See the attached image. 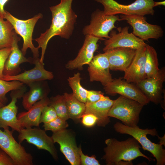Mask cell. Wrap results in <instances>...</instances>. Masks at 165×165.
<instances>
[{
    "label": "cell",
    "mask_w": 165,
    "mask_h": 165,
    "mask_svg": "<svg viewBox=\"0 0 165 165\" xmlns=\"http://www.w3.org/2000/svg\"><path fill=\"white\" fill-rule=\"evenodd\" d=\"M11 51V48H5L0 49V79L3 80L5 75L3 70L5 64Z\"/></svg>",
    "instance_id": "cell-34"
},
{
    "label": "cell",
    "mask_w": 165,
    "mask_h": 165,
    "mask_svg": "<svg viewBox=\"0 0 165 165\" xmlns=\"http://www.w3.org/2000/svg\"><path fill=\"white\" fill-rule=\"evenodd\" d=\"M24 84L18 81H6L0 79V100L5 104L7 101L6 94L9 92L21 88Z\"/></svg>",
    "instance_id": "cell-30"
},
{
    "label": "cell",
    "mask_w": 165,
    "mask_h": 165,
    "mask_svg": "<svg viewBox=\"0 0 165 165\" xmlns=\"http://www.w3.org/2000/svg\"><path fill=\"white\" fill-rule=\"evenodd\" d=\"M19 142L21 144L24 140L36 146L39 149L48 152L56 160L58 159L57 149L51 137L48 136L46 130L38 127L22 128L19 132Z\"/></svg>",
    "instance_id": "cell-9"
},
{
    "label": "cell",
    "mask_w": 165,
    "mask_h": 165,
    "mask_svg": "<svg viewBox=\"0 0 165 165\" xmlns=\"http://www.w3.org/2000/svg\"><path fill=\"white\" fill-rule=\"evenodd\" d=\"M129 28L128 27L126 26L120 28L118 33L112 30L109 38L104 39L103 51L117 47L128 48L136 50L145 46L146 43L144 41L133 33L128 32Z\"/></svg>",
    "instance_id": "cell-12"
},
{
    "label": "cell",
    "mask_w": 165,
    "mask_h": 165,
    "mask_svg": "<svg viewBox=\"0 0 165 165\" xmlns=\"http://www.w3.org/2000/svg\"><path fill=\"white\" fill-rule=\"evenodd\" d=\"M8 20L0 17V49L11 47L15 31Z\"/></svg>",
    "instance_id": "cell-27"
},
{
    "label": "cell",
    "mask_w": 165,
    "mask_h": 165,
    "mask_svg": "<svg viewBox=\"0 0 165 165\" xmlns=\"http://www.w3.org/2000/svg\"><path fill=\"white\" fill-rule=\"evenodd\" d=\"M113 127L117 133L129 135L137 140L144 150L149 152L155 158L156 165L165 164V150L163 145L152 142L147 136L148 134L152 136H158L155 128L142 129L138 126L130 127L119 122L116 123Z\"/></svg>",
    "instance_id": "cell-3"
},
{
    "label": "cell",
    "mask_w": 165,
    "mask_h": 165,
    "mask_svg": "<svg viewBox=\"0 0 165 165\" xmlns=\"http://www.w3.org/2000/svg\"><path fill=\"white\" fill-rule=\"evenodd\" d=\"M51 137L54 143L59 145L60 151L71 165H80L79 147L70 130L65 129L53 132Z\"/></svg>",
    "instance_id": "cell-14"
},
{
    "label": "cell",
    "mask_w": 165,
    "mask_h": 165,
    "mask_svg": "<svg viewBox=\"0 0 165 165\" xmlns=\"http://www.w3.org/2000/svg\"><path fill=\"white\" fill-rule=\"evenodd\" d=\"M48 105L53 108L58 117L66 121L69 119L64 95L51 97Z\"/></svg>",
    "instance_id": "cell-29"
},
{
    "label": "cell",
    "mask_w": 165,
    "mask_h": 165,
    "mask_svg": "<svg viewBox=\"0 0 165 165\" xmlns=\"http://www.w3.org/2000/svg\"><path fill=\"white\" fill-rule=\"evenodd\" d=\"M9 0H0V17L4 18L6 11L4 7L5 4Z\"/></svg>",
    "instance_id": "cell-38"
},
{
    "label": "cell",
    "mask_w": 165,
    "mask_h": 165,
    "mask_svg": "<svg viewBox=\"0 0 165 165\" xmlns=\"http://www.w3.org/2000/svg\"><path fill=\"white\" fill-rule=\"evenodd\" d=\"M81 80L80 74L78 72L73 76L69 77L68 81L74 97L80 101L85 104L86 102L87 90L81 85Z\"/></svg>",
    "instance_id": "cell-28"
},
{
    "label": "cell",
    "mask_w": 165,
    "mask_h": 165,
    "mask_svg": "<svg viewBox=\"0 0 165 165\" xmlns=\"http://www.w3.org/2000/svg\"><path fill=\"white\" fill-rule=\"evenodd\" d=\"M114 100L104 95L99 101L94 103H86L84 113H91L98 118L97 123L100 127H105L110 122L108 113L112 106Z\"/></svg>",
    "instance_id": "cell-23"
},
{
    "label": "cell",
    "mask_w": 165,
    "mask_h": 165,
    "mask_svg": "<svg viewBox=\"0 0 165 165\" xmlns=\"http://www.w3.org/2000/svg\"><path fill=\"white\" fill-rule=\"evenodd\" d=\"M122 20L118 15H107L103 11L97 9L92 13L90 24L84 27L82 33L85 35H92L102 40L107 39L109 32L116 28V22Z\"/></svg>",
    "instance_id": "cell-7"
},
{
    "label": "cell",
    "mask_w": 165,
    "mask_h": 165,
    "mask_svg": "<svg viewBox=\"0 0 165 165\" xmlns=\"http://www.w3.org/2000/svg\"><path fill=\"white\" fill-rule=\"evenodd\" d=\"M0 165H15L11 158L0 148Z\"/></svg>",
    "instance_id": "cell-37"
},
{
    "label": "cell",
    "mask_w": 165,
    "mask_h": 165,
    "mask_svg": "<svg viewBox=\"0 0 165 165\" xmlns=\"http://www.w3.org/2000/svg\"><path fill=\"white\" fill-rule=\"evenodd\" d=\"M79 152L80 158V165H100L98 160H96L95 156H91L84 155L80 146L79 147Z\"/></svg>",
    "instance_id": "cell-33"
},
{
    "label": "cell",
    "mask_w": 165,
    "mask_h": 165,
    "mask_svg": "<svg viewBox=\"0 0 165 165\" xmlns=\"http://www.w3.org/2000/svg\"><path fill=\"white\" fill-rule=\"evenodd\" d=\"M145 72L147 78H150L158 72L159 62L157 54L152 46L146 44Z\"/></svg>",
    "instance_id": "cell-26"
},
{
    "label": "cell",
    "mask_w": 165,
    "mask_h": 165,
    "mask_svg": "<svg viewBox=\"0 0 165 165\" xmlns=\"http://www.w3.org/2000/svg\"><path fill=\"white\" fill-rule=\"evenodd\" d=\"M146 52V45L136 50L131 64L124 71L123 78L127 82L136 83L147 78L145 68Z\"/></svg>",
    "instance_id": "cell-20"
},
{
    "label": "cell",
    "mask_w": 165,
    "mask_h": 165,
    "mask_svg": "<svg viewBox=\"0 0 165 165\" xmlns=\"http://www.w3.org/2000/svg\"><path fill=\"white\" fill-rule=\"evenodd\" d=\"M81 122L85 126L91 127L94 126L98 120V118L91 113H84L81 118Z\"/></svg>",
    "instance_id": "cell-35"
},
{
    "label": "cell",
    "mask_w": 165,
    "mask_h": 165,
    "mask_svg": "<svg viewBox=\"0 0 165 165\" xmlns=\"http://www.w3.org/2000/svg\"><path fill=\"white\" fill-rule=\"evenodd\" d=\"M73 0H61L58 4L50 7L52 15L51 24L49 28L35 39L41 48L40 62L43 63L44 55L50 40L56 36L66 39L73 33L77 16L72 8Z\"/></svg>",
    "instance_id": "cell-1"
},
{
    "label": "cell",
    "mask_w": 165,
    "mask_h": 165,
    "mask_svg": "<svg viewBox=\"0 0 165 165\" xmlns=\"http://www.w3.org/2000/svg\"><path fill=\"white\" fill-rule=\"evenodd\" d=\"M100 39H101L92 35H85L83 45L77 56L68 62L66 64V68L71 70H82L83 65L88 64L93 59L94 53L98 49L97 42Z\"/></svg>",
    "instance_id": "cell-17"
},
{
    "label": "cell",
    "mask_w": 165,
    "mask_h": 165,
    "mask_svg": "<svg viewBox=\"0 0 165 165\" xmlns=\"http://www.w3.org/2000/svg\"><path fill=\"white\" fill-rule=\"evenodd\" d=\"M136 50L130 48L117 47L104 52L108 60L110 70L124 72L132 61Z\"/></svg>",
    "instance_id": "cell-21"
},
{
    "label": "cell",
    "mask_w": 165,
    "mask_h": 165,
    "mask_svg": "<svg viewBox=\"0 0 165 165\" xmlns=\"http://www.w3.org/2000/svg\"><path fill=\"white\" fill-rule=\"evenodd\" d=\"M43 81L35 82L28 85L29 90L24 94L22 101L23 107L27 110L36 102L47 97L48 92Z\"/></svg>",
    "instance_id": "cell-24"
},
{
    "label": "cell",
    "mask_w": 165,
    "mask_h": 165,
    "mask_svg": "<svg viewBox=\"0 0 165 165\" xmlns=\"http://www.w3.org/2000/svg\"><path fill=\"white\" fill-rule=\"evenodd\" d=\"M68 126V124L66 121L58 117L52 121L44 123L43 125L45 130H50L53 132L66 129Z\"/></svg>",
    "instance_id": "cell-31"
},
{
    "label": "cell",
    "mask_w": 165,
    "mask_h": 165,
    "mask_svg": "<svg viewBox=\"0 0 165 165\" xmlns=\"http://www.w3.org/2000/svg\"><path fill=\"white\" fill-rule=\"evenodd\" d=\"M24 86L21 88L12 91L10 94L11 101L6 106L0 108V128L8 127L12 128V131L19 132L22 128L17 118L18 108L16 105L17 100L22 97L25 92Z\"/></svg>",
    "instance_id": "cell-13"
},
{
    "label": "cell",
    "mask_w": 165,
    "mask_h": 165,
    "mask_svg": "<svg viewBox=\"0 0 165 165\" xmlns=\"http://www.w3.org/2000/svg\"><path fill=\"white\" fill-rule=\"evenodd\" d=\"M33 64H35V66L33 68L25 70L24 72L16 75L5 76L3 80L8 81H18L28 85L35 82L50 80L53 78V73L44 68V63L40 62V59H33Z\"/></svg>",
    "instance_id": "cell-18"
},
{
    "label": "cell",
    "mask_w": 165,
    "mask_h": 165,
    "mask_svg": "<svg viewBox=\"0 0 165 165\" xmlns=\"http://www.w3.org/2000/svg\"><path fill=\"white\" fill-rule=\"evenodd\" d=\"M158 138L160 140V144L161 145H164L165 146V135L162 137H160L159 136H158Z\"/></svg>",
    "instance_id": "cell-39"
},
{
    "label": "cell",
    "mask_w": 165,
    "mask_h": 165,
    "mask_svg": "<svg viewBox=\"0 0 165 165\" xmlns=\"http://www.w3.org/2000/svg\"><path fill=\"white\" fill-rule=\"evenodd\" d=\"M107 94L115 96L116 94L135 101L144 106L150 101L137 86L127 82L122 78L113 79L111 82L104 86Z\"/></svg>",
    "instance_id": "cell-11"
},
{
    "label": "cell",
    "mask_w": 165,
    "mask_h": 165,
    "mask_svg": "<svg viewBox=\"0 0 165 165\" xmlns=\"http://www.w3.org/2000/svg\"><path fill=\"white\" fill-rule=\"evenodd\" d=\"M88 65L87 70L90 81L99 82L104 86L113 80L108 60L104 53L94 56Z\"/></svg>",
    "instance_id": "cell-16"
},
{
    "label": "cell",
    "mask_w": 165,
    "mask_h": 165,
    "mask_svg": "<svg viewBox=\"0 0 165 165\" xmlns=\"http://www.w3.org/2000/svg\"><path fill=\"white\" fill-rule=\"evenodd\" d=\"M104 95V94L101 91L87 90L86 103L96 102L100 100Z\"/></svg>",
    "instance_id": "cell-36"
},
{
    "label": "cell",
    "mask_w": 165,
    "mask_h": 165,
    "mask_svg": "<svg viewBox=\"0 0 165 165\" xmlns=\"http://www.w3.org/2000/svg\"><path fill=\"white\" fill-rule=\"evenodd\" d=\"M165 80V68L163 67L153 77L146 78L136 84L150 102L158 105L162 100L163 86Z\"/></svg>",
    "instance_id": "cell-15"
},
{
    "label": "cell",
    "mask_w": 165,
    "mask_h": 165,
    "mask_svg": "<svg viewBox=\"0 0 165 165\" xmlns=\"http://www.w3.org/2000/svg\"><path fill=\"white\" fill-rule=\"evenodd\" d=\"M49 102L50 98L47 97L35 103L28 111L19 113L17 115V118L21 127H39L42 111L45 106L49 105Z\"/></svg>",
    "instance_id": "cell-22"
},
{
    "label": "cell",
    "mask_w": 165,
    "mask_h": 165,
    "mask_svg": "<svg viewBox=\"0 0 165 165\" xmlns=\"http://www.w3.org/2000/svg\"><path fill=\"white\" fill-rule=\"evenodd\" d=\"M94 0L103 5L104 13L107 15L121 14L127 16H145L153 15L154 14L155 1L153 0H136L128 5L121 4L114 0Z\"/></svg>",
    "instance_id": "cell-5"
},
{
    "label": "cell",
    "mask_w": 165,
    "mask_h": 165,
    "mask_svg": "<svg viewBox=\"0 0 165 165\" xmlns=\"http://www.w3.org/2000/svg\"><path fill=\"white\" fill-rule=\"evenodd\" d=\"M120 18L131 26L134 35L144 41L151 38L158 39L163 35V31L161 27L148 23L145 16L122 14Z\"/></svg>",
    "instance_id": "cell-10"
},
{
    "label": "cell",
    "mask_w": 165,
    "mask_h": 165,
    "mask_svg": "<svg viewBox=\"0 0 165 165\" xmlns=\"http://www.w3.org/2000/svg\"><path fill=\"white\" fill-rule=\"evenodd\" d=\"M0 129V148L13 160L15 165H33V157L24 148L17 142L13 135V131L9 127Z\"/></svg>",
    "instance_id": "cell-8"
},
{
    "label": "cell",
    "mask_w": 165,
    "mask_h": 165,
    "mask_svg": "<svg viewBox=\"0 0 165 165\" xmlns=\"http://www.w3.org/2000/svg\"><path fill=\"white\" fill-rule=\"evenodd\" d=\"M42 16V15L39 13L31 18L22 20L15 17L6 11L4 15V19L10 22L16 33L23 38V43L21 51L24 55H25L27 49L30 48L33 53L34 59L38 58L39 48L35 47L32 43V34L36 23Z\"/></svg>",
    "instance_id": "cell-6"
},
{
    "label": "cell",
    "mask_w": 165,
    "mask_h": 165,
    "mask_svg": "<svg viewBox=\"0 0 165 165\" xmlns=\"http://www.w3.org/2000/svg\"><path fill=\"white\" fill-rule=\"evenodd\" d=\"M56 112L52 107L49 105L43 108L40 117V123H48L55 119L57 117Z\"/></svg>",
    "instance_id": "cell-32"
},
{
    "label": "cell",
    "mask_w": 165,
    "mask_h": 165,
    "mask_svg": "<svg viewBox=\"0 0 165 165\" xmlns=\"http://www.w3.org/2000/svg\"><path fill=\"white\" fill-rule=\"evenodd\" d=\"M165 1L159 2H155L154 3V7L160 6L163 5L165 6Z\"/></svg>",
    "instance_id": "cell-40"
},
{
    "label": "cell",
    "mask_w": 165,
    "mask_h": 165,
    "mask_svg": "<svg viewBox=\"0 0 165 165\" xmlns=\"http://www.w3.org/2000/svg\"><path fill=\"white\" fill-rule=\"evenodd\" d=\"M144 106L135 101L120 95L114 100L108 116L119 120L126 126L135 127L138 126L140 114Z\"/></svg>",
    "instance_id": "cell-4"
},
{
    "label": "cell",
    "mask_w": 165,
    "mask_h": 165,
    "mask_svg": "<svg viewBox=\"0 0 165 165\" xmlns=\"http://www.w3.org/2000/svg\"><path fill=\"white\" fill-rule=\"evenodd\" d=\"M105 143L106 146L104 149L105 154L102 159L107 165H133L132 161L139 157L151 161L141 152L139 143L133 137L123 141L109 138L106 139Z\"/></svg>",
    "instance_id": "cell-2"
},
{
    "label": "cell",
    "mask_w": 165,
    "mask_h": 165,
    "mask_svg": "<svg viewBox=\"0 0 165 165\" xmlns=\"http://www.w3.org/2000/svg\"><path fill=\"white\" fill-rule=\"evenodd\" d=\"M20 39L15 31L11 51L6 61L3 70L5 76H12L19 74L21 71L20 66L23 63H33V58L26 57L20 50L18 42Z\"/></svg>",
    "instance_id": "cell-19"
},
{
    "label": "cell",
    "mask_w": 165,
    "mask_h": 165,
    "mask_svg": "<svg viewBox=\"0 0 165 165\" xmlns=\"http://www.w3.org/2000/svg\"><path fill=\"white\" fill-rule=\"evenodd\" d=\"M64 95L66 101L69 118L75 121H78L81 119L84 113L86 104L75 98L72 94L65 93Z\"/></svg>",
    "instance_id": "cell-25"
},
{
    "label": "cell",
    "mask_w": 165,
    "mask_h": 165,
    "mask_svg": "<svg viewBox=\"0 0 165 165\" xmlns=\"http://www.w3.org/2000/svg\"><path fill=\"white\" fill-rule=\"evenodd\" d=\"M4 106H5L4 104L0 100V108Z\"/></svg>",
    "instance_id": "cell-41"
}]
</instances>
